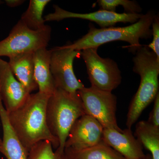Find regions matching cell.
Instances as JSON below:
<instances>
[{
	"mask_svg": "<svg viewBox=\"0 0 159 159\" xmlns=\"http://www.w3.org/2000/svg\"><path fill=\"white\" fill-rule=\"evenodd\" d=\"M50 97L39 92L30 94L20 106L7 113L11 127L28 152L40 141H49L56 149L59 147V141L51 133L46 119Z\"/></svg>",
	"mask_w": 159,
	"mask_h": 159,
	"instance_id": "cell-1",
	"label": "cell"
},
{
	"mask_svg": "<svg viewBox=\"0 0 159 159\" xmlns=\"http://www.w3.org/2000/svg\"><path fill=\"white\" fill-rule=\"evenodd\" d=\"M152 10L143 14L142 17L130 25L122 27H111L97 29L92 24L89 26L88 32L73 43L64 45L77 51L89 48H98L111 42L121 41L129 44V52L135 54L141 47V39H147L152 36L150 27L156 16Z\"/></svg>",
	"mask_w": 159,
	"mask_h": 159,
	"instance_id": "cell-2",
	"label": "cell"
},
{
	"mask_svg": "<svg viewBox=\"0 0 159 159\" xmlns=\"http://www.w3.org/2000/svg\"><path fill=\"white\" fill-rule=\"evenodd\" d=\"M135 54L133 70L140 76L141 81L129 107L125 124L129 129L159 93V59L146 45H142Z\"/></svg>",
	"mask_w": 159,
	"mask_h": 159,
	"instance_id": "cell-3",
	"label": "cell"
},
{
	"mask_svg": "<svg viewBox=\"0 0 159 159\" xmlns=\"http://www.w3.org/2000/svg\"><path fill=\"white\" fill-rule=\"evenodd\" d=\"M84 115L77 92L70 93L56 89L49 97L46 108L47 124L51 133L59 141L60 150L64 151L71 128L77 119Z\"/></svg>",
	"mask_w": 159,
	"mask_h": 159,
	"instance_id": "cell-4",
	"label": "cell"
},
{
	"mask_svg": "<svg viewBox=\"0 0 159 159\" xmlns=\"http://www.w3.org/2000/svg\"><path fill=\"white\" fill-rule=\"evenodd\" d=\"M51 35L50 26L47 25L44 29L34 31L19 20L11 29L9 35L0 41V57H9L47 48Z\"/></svg>",
	"mask_w": 159,
	"mask_h": 159,
	"instance_id": "cell-5",
	"label": "cell"
},
{
	"mask_svg": "<svg viewBox=\"0 0 159 159\" xmlns=\"http://www.w3.org/2000/svg\"><path fill=\"white\" fill-rule=\"evenodd\" d=\"M85 114L93 117L104 128L121 130L117 124V97L112 92L91 86L77 91Z\"/></svg>",
	"mask_w": 159,
	"mask_h": 159,
	"instance_id": "cell-6",
	"label": "cell"
},
{
	"mask_svg": "<svg viewBox=\"0 0 159 159\" xmlns=\"http://www.w3.org/2000/svg\"><path fill=\"white\" fill-rule=\"evenodd\" d=\"M97 50L98 48H89L81 52L91 86L112 92L122 82L121 71L113 60L100 57Z\"/></svg>",
	"mask_w": 159,
	"mask_h": 159,
	"instance_id": "cell-7",
	"label": "cell"
},
{
	"mask_svg": "<svg viewBox=\"0 0 159 159\" xmlns=\"http://www.w3.org/2000/svg\"><path fill=\"white\" fill-rule=\"evenodd\" d=\"M51 51L50 69L55 88L76 93L84 87L74 74L73 68L74 60L81 56V51L64 46L55 47Z\"/></svg>",
	"mask_w": 159,
	"mask_h": 159,
	"instance_id": "cell-8",
	"label": "cell"
},
{
	"mask_svg": "<svg viewBox=\"0 0 159 159\" xmlns=\"http://www.w3.org/2000/svg\"><path fill=\"white\" fill-rule=\"evenodd\" d=\"M53 7L54 12L47 15L44 17L45 21H59L68 18L80 19L97 23L101 28L113 27L117 23L120 22L134 24L138 21L143 15L140 13H119L101 9L89 13H76L65 10L57 5H54Z\"/></svg>",
	"mask_w": 159,
	"mask_h": 159,
	"instance_id": "cell-9",
	"label": "cell"
},
{
	"mask_svg": "<svg viewBox=\"0 0 159 159\" xmlns=\"http://www.w3.org/2000/svg\"><path fill=\"white\" fill-rule=\"evenodd\" d=\"M103 126L93 117L84 115L77 119L69 132L65 148L80 150L103 141Z\"/></svg>",
	"mask_w": 159,
	"mask_h": 159,
	"instance_id": "cell-10",
	"label": "cell"
},
{
	"mask_svg": "<svg viewBox=\"0 0 159 159\" xmlns=\"http://www.w3.org/2000/svg\"><path fill=\"white\" fill-rule=\"evenodd\" d=\"M30 95L15 77L8 62L0 59V97L7 112L20 106Z\"/></svg>",
	"mask_w": 159,
	"mask_h": 159,
	"instance_id": "cell-11",
	"label": "cell"
},
{
	"mask_svg": "<svg viewBox=\"0 0 159 159\" xmlns=\"http://www.w3.org/2000/svg\"><path fill=\"white\" fill-rule=\"evenodd\" d=\"M102 140L126 159H142L145 157L143 147L131 129L104 128Z\"/></svg>",
	"mask_w": 159,
	"mask_h": 159,
	"instance_id": "cell-12",
	"label": "cell"
},
{
	"mask_svg": "<svg viewBox=\"0 0 159 159\" xmlns=\"http://www.w3.org/2000/svg\"><path fill=\"white\" fill-rule=\"evenodd\" d=\"M0 119L3 139L0 152L7 159H28L29 152L23 146L9 122L8 113L0 97Z\"/></svg>",
	"mask_w": 159,
	"mask_h": 159,
	"instance_id": "cell-13",
	"label": "cell"
},
{
	"mask_svg": "<svg viewBox=\"0 0 159 159\" xmlns=\"http://www.w3.org/2000/svg\"><path fill=\"white\" fill-rule=\"evenodd\" d=\"M33 53L11 56L8 62L15 77L30 94L38 89L34 76Z\"/></svg>",
	"mask_w": 159,
	"mask_h": 159,
	"instance_id": "cell-14",
	"label": "cell"
},
{
	"mask_svg": "<svg viewBox=\"0 0 159 159\" xmlns=\"http://www.w3.org/2000/svg\"><path fill=\"white\" fill-rule=\"evenodd\" d=\"M51 51L47 48L39 49L33 53L34 76L39 92L51 96L56 90L51 69Z\"/></svg>",
	"mask_w": 159,
	"mask_h": 159,
	"instance_id": "cell-15",
	"label": "cell"
},
{
	"mask_svg": "<svg viewBox=\"0 0 159 159\" xmlns=\"http://www.w3.org/2000/svg\"><path fill=\"white\" fill-rule=\"evenodd\" d=\"M134 136L142 147L150 152L152 159H159V127L148 121H139L135 126Z\"/></svg>",
	"mask_w": 159,
	"mask_h": 159,
	"instance_id": "cell-16",
	"label": "cell"
},
{
	"mask_svg": "<svg viewBox=\"0 0 159 159\" xmlns=\"http://www.w3.org/2000/svg\"><path fill=\"white\" fill-rule=\"evenodd\" d=\"M67 159H126L104 141L80 150L65 148Z\"/></svg>",
	"mask_w": 159,
	"mask_h": 159,
	"instance_id": "cell-17",
	"label": "cell"
},
{
	"mask_svg": "<svg viewBox=\"0 0 159 159\" xmlns=\"http://www.w3.org/2000/svg\"><path fill=\"white\" fill-rule=\"evenodd\" d=\"M50 0H31L29 7L21 17L20 20L28 28L34 31L45 28L43 13Z\"/></svg>",
	"mask_w": 159,
	"mask_h": 159,
	"instance_id": "cell-18",
	"label": "cell"
},
{
	"mask_svg": "<svg viewBox=\"0 0 159 159\" xmlns=\"http://www.w3.org/2000/svg\"><path fill=\"white\" fill-rule=\"evenodd\" d=\"M28 159H67L64 151L58 148L53 150L52 144L48 141L38 142L29 152Z\"/></svg>",
	"mask_w": 159,
	"mask_h": 159,
	"instance_id": "cell-19",
	"label": "cell"
},
{
	"mask_svg": "<svg viewBox=\"0 0 159 159\" xmlns=\"http://www.w3.org/2000/svg\"><path fill=\"white\" fill-rule=\"evenodd\" d=\"M97 3L101 10L116 12L117 6H122L125 13L140 14L142 9L137 2L129 0H99Z\"/></svg>",
	"mask_w": 159,
	"mask_h": 159,
	"instance_id": "cell-20",
	"label": "cell"
},
{
	"mask_svg": "<svg viewBox=\"0 0 159 159\" xmlns=\"http://www.w3.org/2000/svg\"><path fill=\"white\" fill-rule=\"evenodd\" d=\"M152 40L147 47L153 52L159 59V18L156 15L151 25Z\"/></svg>",
	"mask_w": 159,
	"mask_h": 159,
	"instance_id": "cell-21",
	"label": "cell"
},
{
	"mask_svg": "<svg viewBox=\"0 0 159 159\" xmlns=\"http://www.w3.org/2000/svg\"><path fill=\"white\" fill-rule=\"evenodd\" d=\"M154 101L153 108L151 112L148 121L154 126L159 127V93Z\"/></svg>",
	"mask_w": 159,
	"mask_h": 159,
	"instance_id": "cell-22",
	"label": "cell"
},
{
	"mask_svg": "<svg viewBox=\"0 0 159 159\" xmlns=\"http://www.w3.org/2000/svg\"><path fill=\"white\" fill-rule=\"evenodd\" d=\"M5 2L6 5L9 7L14 8L20 6L25 1L24 0H5Z\"/></svg>",
	"mask_w": 159,
	"mask_h": 159,
	"instance_id": "cell-23",
	"label": "cell"
},
{
	"mask_svg": "<svg viewBox=\"0 0 159 159\" xmlns=\"http://www.w3.org/2000/svg\"><path fill=\"white\" fill-rule=\"evenodd\" d=\"M142 159H152L151 154L145 155V157Z\"/></svg>",
	"mask_w": 159,
	"mask_h": 159,
	"instance_id": "cell-24",
	"label": "cell"
},
{
	"mask_svg": "<svg viewBox=\"0 0 159 159\" xmlns=\"http://www.w3.org/2000/svg\"><path fill=\"white\" fill-rule=\"evenodd\" d=\"M2 139H1L0 138V148H1V147H2Z\"/></svg>",
	"mask_w": 159,
	"mask_h": 159,
	"instance_id": "cell-25",
	"label": "cell"
},
{
	"mask_svg": "<svg viewBox=\"0 0 159 159\" xmlns=\"http://www.w3.org/2000/svg\"><path fill=\"white\" fill-rule=\"evenodd\" d=\"M3 3H4V2H3L2 1H1V0H0V5H2Z\"/></svg>",
	"mask_w": 159,
	"mask_h": 159,
	"instance_id": "cell-26",
	"label": "cell"
}]
</instances>
